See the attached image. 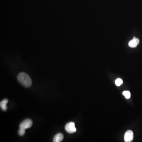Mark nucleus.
<instances>
[{
	"label": "nucleus",
	"instance_id": "obj_5",
	"mask_svg": "<svg viewBox=\"0 0 142 142\" xmlns=\"http://www.w3.org/2000/svg\"><path fill=\"white\" fill-rule=\"evenodd\" d=\"M133 38V40L129 42L128 44L129 47L132 48L136 47L139 43V39L136 38L135 37H134Z\"/></svg>",
	"mask_w": 142,
	"mask_h": 142
},
{
	"label": "nucleus",
	"instance_id": "obj_3",
	"mask_svg": "<svg viewBox=\"0 0 142 142\" xmlns=\"http://www.w3.org/2000/svg\"><path fill=\"white\" fill-rule=\"evenodd\" d=\"M65 129L66 131L69 133H73L76 132L77 130L75 127V124L73 122H69L66 124Z\"/></svg>",
	"mask_w": 142,
	"mask_h": 142
},
{
	"label": "nucleus",
	"instance_id": "obj_6",
	"mask_svg": "<svg viewBox=\"0 0 142 142\" xmlns=\"http://www.w3.org/2000/svg\"><path fill=\"white\" fill-rule=\"evenodd\" d=\"M64 139V136L62 133L57 134L54 137L53 141L54 142H60L62 141Z\"/></svg>",
	"mask_w": 142,
	"mask_h": 142
},
{
	"label": "nucleus",
	"instance_id": "obj_1",
	"mask_svg": "<svg viewBox=\"0 0 142 142\" xmlns=\"http://www.w3.org/2000/svg\"><path fill=\"white\" fill-rule=\"evenodd\" d=\"M18 81L24 87H29L31 86L32 81L30 77L25 73H20L18 76Z\"/></svg>",
	"mask_w": 142,
	"mask_h": 142
},
{
	"label": "nucleus",
	"instance_id": "obj_10",
	"mask_svg": "<svg viewBox=\"0 0 142 142\" xmlns=\"http://www.w3.org/2000/svg\"><path fill=\"white\" fill-rule=\"evenodd\" d=\"M25 131L21 130L19 129L18 131V134L20 136H23L25 135Z\"/></svg>",
	"mask_w": 142,
	"mask_h": 142
},
{
	"label": "nucleus",
	"instance_id": "obj_2",
	"mask_svg": "<svg viewBox=\"0 0 142 142\" xmlns=\"http://www.w3.org/2000/svg\"><path fill=\"white\" fill-rule=\"evenodd\" d=\"M33 125V122L30 119H26L22 122L19 125V129L25 130L27 129L30 128Z\"/></svg>",
	"mask_w": 142,
	"mask_h": 142
},
{
	"label": "nucleus",
	"instance_id": "obj_4",
	"mask_svg": "<svg viewBox=\"0 0 142 142\" xmlns=\"http://www.w3.org/2000/svg\"><path fill=\"white\" fill-rule=\"evenodd\" d=\"M124 141L125 142H132L133 139V133L131 130L127 131L125 133Z\"/></svg>",
	"mask_w": 142,
	"mask_h": 142
},
{
	"label": "nucleus",
	"instance_id": "obj_9",
	"mask_svg": "<svg viewBox=\"0 0 142 142\" xmlns=\"http://www.w3.org/2000/svg\"><path fill=\"white\" fill-rule=\"evenodd\" d=\"M115 84L116 86L118 87L120 86L123 84V80L121 79L118 78L115 80Z\"/></svg>",
	"mask_w": 142,
	"mask_h": 142
},
{
	"label": "nucleus",
	"instance_id": "obj_7",
	"mask_svg": "<svg viewBox=\"0 0 142 142\" xmlns=\"http://www.w3.org/2000/svg\"><path fill=\"white\" fill-rule=\"evenodd\" d=\"M8 102V100L7 99H4L2 101L0 102V106L2 109L4 111H6L7 108L6 106V105Z\"/></svg>",
	"mask_w": 142,
	"mask_h": 142
},
{
	"label": "nucleus",
	"instance_id": "obj_8",
	"mask_svg": "<svg viewBox=\"0 0 142 142\" xmlns=\"http://www.w3.org/2000/svg\"><path fill=\"white\" fill-rule=\"evenodd\" d=\"M123 95L125 96L127 99H130L131 97V93L130 91H124L123 92Z\"/></svg>",
	"mask_w": 142,
	"mask_h": 142
}]
</instances>
